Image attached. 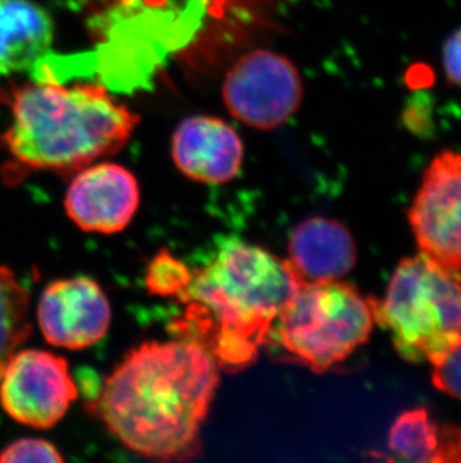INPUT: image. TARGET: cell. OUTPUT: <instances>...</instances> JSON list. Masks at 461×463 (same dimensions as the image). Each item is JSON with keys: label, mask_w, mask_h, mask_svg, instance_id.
<instances>
[{"label": "cell", "mask_w": 461, "mask_h": 463, "mask_svg": "<svg viewBox=\"0 0 461 463\" xmlns=\"http://www.w3.org/2000/svg\"><path fill=\"white\" fill-rule=\"evenodd\" d=\"M54 23L33 0H0V77L36 70L52 50Z\"/></svg>", "instance_id": "obj_13"}, {"label": "cell", "mask_w": 461, "mask_h": 463, "mask_svg": "<svg viewBox=\"0 0 461 463\" xmlns=\"http://www.w3.org/2000/svg\"><path fill=\"white\" fill-rule=\"evenodd\" d=\"M79 398L70 364L45 350H18L0 376V405L17 423L56 426Z\"/></svg>", "instance_id": "obj_7"}, {"label": "cell", "mask_w": 461, "mask_h": 463, "mask_svg": "<svg viewBox=\"0 0 461 463\" xmlns=\"http://www.w3.org/2000/svg\"><path fill=\"white\" fill-rule=\"evenodd\" d=\"M219 385V364L198 342H146L105 378L93 407L113 437L159 462L193 459Z\"/></svg>", "instance_id": "obj_1"}, {"label": "cell", "mask_w": 461, "mask_h": 463, "mask_svg": "<svg viewBox=\"0 0 461 463\" xmlns=\"http://www.w3.org/2000/svg\"><path fill=\"white\" fill-rule=\"evenodd\" d=\"M171 156L187 179L222 184L240 175L244 146L234 128L222 118L192 116L173 134Z\"/></svg>", "instance_id": "obj_11"}, {"label": "cell", "mask_w": 461, "mask_h": 463, "mask_svg": "<svg viewBox=\"0 0 461 463\" xmlns=\"http://www.w3.org/2000/svg\"><path fill=\"white\" fill-rule=\"evenodd\" d=\"M374 318L369 298L337 280L301 282L270 336L292 362L325 373L369 341Z\"/></svg>", "instance_id": "obj_5"}, {"label": "cell", "mask_w": 461, "mask_h": 463, "mask_svg": "<svg viewBox=\"0 0 461 463\" xmlns=\"http://www.w3.org/2000/svg\"><path fill=\"white\" fill-rule=\"evenodd\" d=\"M303 280L287 260L248 241H230L180 294L187 303L186 335L210 351L219 367L241 371L259 354L278 314ZM184 335V336H186Z\"/></svg>", "instance_id": "obj_3"}, {"label": "cell", "mask_w": 461, "mask_h": 463, "mask_svg": "<svg viewBox=\"0 0 461 463\" xmlns=\"http://www.w3.org/2000/svg\"><path fill=\"white\" fill-rule=\"evenodd\" d=\"M66 191L65 210L83 232L116 234L129 227L139 207L136 175L113 162L84 166Z\"/></svg>", "instance_id": "obj_10"}, {"label": "cell", "mask_w": 461, "mask_h": 463, "mask_svg": "<svg viewBox=\"0 0 461 463\" xmlns=\"http://www.w3.org/2000/svg\"><path fill=\"white\" fill-rule=\"evenodd\" d=\"M65 462L59 449L44 438H22L0 450V463Z\"/></svg>", "instance_id": "obj_17"}, {"label": "cell", "mask_w": 461, "mask_h": 463, "mask_svg": "<svg viewBox=\"0 0 461 463\" xmlns=\"http://www.w3.org/2000/svg\"><path fill=\"white\" fill-rule=\"evenodd\" d=\"M431 383L436 389L461 401V342L430 362Z\"/></svg>", "instance_id": "obj_18"}, {"label": "cell", "mask_w": 461, "mask_h": 463, "mask_svg": "<svg viewBox=\"0 0 461 463\" xmlns=\"http://www.w3.org/2000/svg\"><path fill=\"white\" fill-rule=\"evenodd\" d=\"M447 423L440 424L424 407L406 410L392 423L388 446L403 459L440 463Z\"/></svg>", "instance_id": "obj_14"}, {"label": "cell", "mask_w": 461, "mask_h": 463, "mask_svg": "<svg viewBox=\"0 0 461 463\" xmlns=\"http://www.w3.org/2000/svg\"><path fill=\"white\" fill-rule=\"evenodd\" d=\"M287 254L303 282L337 280L357 264V245L348 228L321 216L306 219L292 230Z\"/></svg>", "instance_id": "obj_12"}, {"label": "cell", "mask_w": 461, "mask_h": 463, "mask_svg": "<svg viewBox=\"0 0 461 463\" xmlns=\"http://www.w3.org/2000/svg\"><path fill=\"white\" fill-rule=\"evenodd\" d=\"M13 122L0 140L8 152L2 168L15 184L35 171L71 175L131 140L139 116L99 84L65 86L42 75L8 97Z\"/></svg>", "instance_id": "obj_2"}, {"label": "cell", "mask_w": 461, "mask_h": 463, "mask_svg": "<svg viewBox=\"0 0 461 463\" xmlns=\"http://www.w3.org/2000/svg\"><path fill=\"white\" fill-rule=\"evenodd\" d=\"M369 302L406 362H433L461 342V273L422 252L401 260L385 298Z\"/></svg>", "instance_id": "obj_4"}, {"label": "cell", "mask_w": 461, "mask_h": 463, "mask_svg": "<svg viewBox=\"0 0 461 463\" xmlns=\"http://www.w3.org/2000/svg\"><path fill=\"white\" fill-rule=\"evenodd\" d=\"M222 98L232 118L246 127L271 131L300 109L303 81L298 68L287 56L253 50L230 66Z\"/></svg>", "instance_id": "obj_6"}, {"label": "cell", "mask_w": 461, "mask_h": 463, "mask_svg": "<svg viewBox=\"0 0 461 463\" xmlns=\"http://www.w3.org/2000/svg\"><path fill=\"white\" fill-rule=\"evenodd\" d=\"M0 99H2V101H6V98L2 97V95H0Z\"/></svg>", "instance_id": "obj_20"}, {"label": "cell", "mask_w": 461, "mask_h": 463, "mask_svg": "<svg viewBox=\"0 0 461 463\" xmlns=\"http://www.w3.org/2000/svg\"><path fill=\"white\" fill-rule=\"evenodd\" d=\"M408 218L419 252L461 273V152L433 157Z\"/></svg>", "instance_id": "obj_8"}, {"label": "cell", "mask_w": 461, "mask_h": 463, "mask_svg": "<svg viewBox=\"0 0 461 463\" xmlns=\"http://www.w3.org/2000/svg\"><path fill=\"white\" fill-rule=\"evenodd\" d=\"M36 315L45 341L72 351L98 344L111 324L107 294L88 276L48 284L41 294Z\"/></svg>", "instance_id": "obj_9"}, {"label": "cell", "mask_w": 461, "mask_h": 463, "mask_svg": "<svg viewBox=\"0 0 461 463\" xmlns=\"http://www.w3.org/2000/svg\"><path fill=\"white\" fill-rule=\"evenodd\" d=\"M193 270L182 260L162 250L148 262L146 270V288L152 296L179 298L191 284Z\"/></svg>", "instance_id": "obj_16"}, {"label": "cell", "mask_w": 461, "mask_h": 463, "mask_svg": "<svg viewBox=\"0 0 461 463\" xmlns=\"http://www.w3.org/2000/svg\"><path fill=\"white\" fill-rule=\"evenodd\" d=\"M442 61L447 80L461 90V29L445 41Z\"/></svg>", "instance_id": "obj_19"}, {"label": "cell", "mask_w": 461, "mask_h": 463, "mask_svg": "<svg viewBox=\"0 0 461 463\" xmlns=\"http://www.w3.org/2000/svg\"><path fill=\"white\" fill-rule=\"evenodd\" d=\"M31 293L9 267L0 264V376L32 333Z\"/></svg>", "instance_id": "obj_15"}]
</instances>
